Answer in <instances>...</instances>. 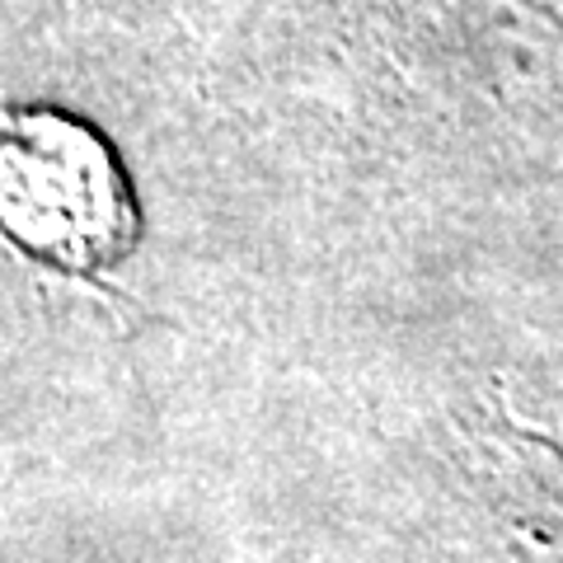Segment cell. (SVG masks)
<instances>
[{
    "mask_svg": "<svg viewBox=\"0 0 563 563\" xmlns=\"http://www.w3.org/2000/svg\"><path fill=\"white\" fill-rule=\"evenodd\" d=\"M0 231L62 273L118 263L136 207L109 141L57 109H0Z\"/></svg>",
    "mask_w": 563,
    "mask_h": 563,
    "instance_id": "6da1fadb",
    "label": "cell"
}]
</instances>
